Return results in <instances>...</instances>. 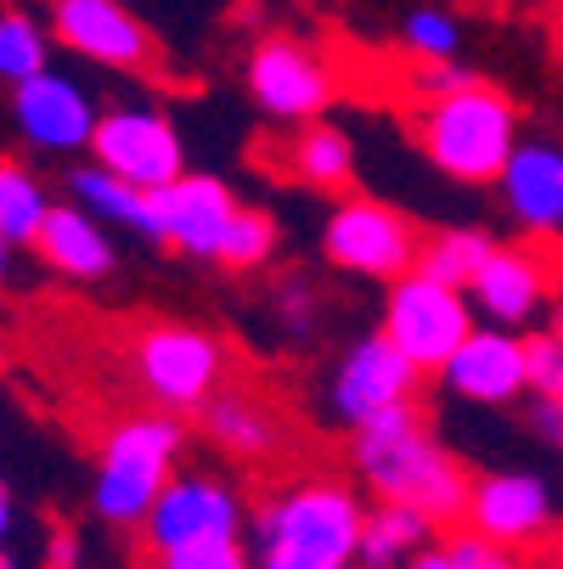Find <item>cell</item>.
<instances>
[{
	"label": "cell",
	"mask_w": 563,
	"mask_h": 569,
	"mask_svg": "<svg viewBox=\"0 0 563 569\" xmlns=\"http://www.w3.org/2000/svg\"><path fill=\"white\" fill-rule=\"evenodd\" d=\"M350 462H355V473L366 479V491L378 502H406V508L429 513L440 530L462 525V513H468L473 473L434 440L418 400H400V406H389V412L355 423Z\"/></svg>",
	"instance_id": "1"
},
{
	"label": "cell",
	"mask_w": 563,
	"mask_h": 569,
	"mask_svg": "<svg viewBox=\"0 0 563 569\" xmlns=\"http://www.w3.org/2000/svg\"><path fill=\"white\" fill-rule=\"evenodd\" d=\"M519 136V102L479 73L440 97H418L412 113V141L423 147V158L462 187H496Z\"/></svg>",
	"instance_id": "2"
},
{
	"label": "cell",
	"mask_w": 563,
	"mask_h": 569,
	"mask_svg": "<svg viewBox=\"0 0 563 569\" xmlns=\"http://www.w3.org/2000/svg\"><path fill=\"white\" fill-rule=\"evenodd\" d=\"M187 451V423L181 412H135V418H119L97 451V479H91V513L108 525V530H141L158 491L175 479V462Z\"/></svg>",
	"instance_id": "3"
},
{
	"label": "cell",
	"mask_w": 563,
	"mask_h": 569,
	"mask_svg": "<svg viewBox=\"0 0 563 569\" xmlns=\"http://www.w3.org/2000/svg\"><path fill=\"white\" fill-rule=\"evenodd\" d=\"M361 525H366V508L355 497V485L315 473V479H299V485H288V491L265 497V508L254 513V552L288 547V552H315V558L355 563Z\"/></svg>",
	"instance_id": "4"
},
{
	"label": "cell",
	"mask_w": 563,
	"mask_h": 569,
	"mask_svg": "<svg viewBox=\"0 0 563 569\" xmlns=\"http://www.w3.org/2000/svg\"><path fill=\"white\" fill-rule=\"evenodd\" d=\"M383 288H389L383 293V333L400 345V356H412V367L423 378L440 372L456 356V345L479 328V310H473L468 288L440 282L423 266H412L406 277H394Z\"/></svg>",
	"instance_id": "5"
},
{
	"label": "cell",
	"mask_w": 563,
	"mask_h": 569,
	"mask_svg": "<svg viewBox=\"0 0 563 569\" xmlns=\"http://www.w3.org/2000/svg\"><path fill=\"white\" fill-rule=\"evenodd\" d=\"M130 372L152 406H164V412H198L220 389L225 350L214 333L192 328V321H147L130 345Z\"/></svg>",
	"instance_id": "6"
},
{
	"label": "cell",
	"mask_w": 563,
	"mask_h": 569,
	"mask_svg": "<svg viewBox=\"0 0 563 569\" xmlns=\"http://www.w3.org/2000/svg\"><path fill=\"white\" fill-rule=\"evenodd\" d=\"M321 254L328 266L350 271V277H372V282H394L406 277L423 254V231L412 226V214H400L383 198L366 192H344L321 226Z\"/></svg>",
	"instance_id": "7"
},
{
	"label": "cell",
	"mask_w": 563,
	"mask_h": 569,
	"mask_svg": "<svg viewBox=\"0 0 563 569\" xmlns=\"http://www.w3.org/2000/svg\"><path fill=\"white\" fill-rule=\"evenodd\" d=\"M243 79H249V97L265 113V124H282V130L328 119V108L339 97V79H333L328 57L293 34H260L249 62H243Z\"/></svg>",
	"instance_id": "8"
},
{
	"label": "cell",
	"mask_w": 563,
	"mask_h": 569,
	"mask_svg": "<svg viewBox=\"0 0 563 569\" xmlns=\"http://www.w3.org/2000/svg\"><path fill=\"white\" fill-rule=\"evenodd\" d=\"M91 164L158 192L175 176H187V141L175 130V119L158 102H113L97 113L91 130Z\"/></svg>",
	"instance_id": "9"
},
{
	"label": "cell",
	"mask_w": 563,
	"mask_h": 569,
	"mask_svg": "<svg viewBox=\"0 0 563 569\" xmlns=\"http://www.w3.org/2000/svg\"><path fill=\"white\" fill-rule=\"evenodd\" d=\"M46 23L62 51L113 73H152L158 40L124 0H46Z\"/></svg>",
	"instance_id": "10"
},
{
	"label": "cell",
	"mask_w": 563,
	"mask_h": 569,
	"mask_svg": "<svg viewBox=\"0 0 563 569\" xmlns=\"http://www.w3.org/2000/svg\"><path fill=\"white\" fill-rule=\"evenodd\" d=\"M249 530V502L231 479H214V473H175L164 491H158L147 525H141V541L147 552H175L187 541H209V536H243Z\"/></svg>",
	"instance_id": "11"
},
{
	"label": "cell",
	"mask_w": 563,
	"mask_h": 569,
	"mask_svg": "<svg viewBox=\"0 0 563 569\" xmlns=\"http://www.w3.org/2000/svg\"><path fill=\"white\" fill-rule=\"evenodd\" d=\"M423 389V372L412 367V356H400V345L378 328L366 339H355L344 350V361L333 367V383H328V406H333V418L344 429L389 412V406L400 400H418Z\"/></svg>",
	"instance_id": "12"
},
{
	"label": "cell",
	"mask_w": 563,
	"mask_h": 569,
	"mask_svg": "<svg viewBox=\"0 0 563 569\" xmlns=\"http://www.w3.org/2000/svg\"><path fill=\"white\" fill-rule=\"evenodd\" d=\"M468 530L491 536L502 547H535L552 536L557 525V502H552V485L530 468H496V473H479L473 491H468Z\"/></svg>",
	"instance_id": "13"
},
{
	"label": "cell",
	"mask_w": 563,
	"mask_h": 569,
	"mask_svg": "<svg viewBox=\"0 0 563 569\" xmlns=\"http://www.w3.org/2000/svg\"><path fill=\"white\" fill-rule=\"evenodd\" d=\"M434 378H440V389L451 400H468V406H513V400L530 395L524 333L519 328H496V321H479V328L456 345V356Z\"/></svg>",
	"instance_id": "14"
},
{
	"label": "cell",
	"mask_w": 563,
	"mask_h": 569,
	"mask_svg": "<svg viewBox=\"0 0 563 569\" xmlns=\"http://www.w3.org/2000/svg\"><path fill=\"white\" fill-rule=\"evenodd\" d=\"M97 102L79 79L57 73V68H40L34 79L12 86V124L29 147L51 152V158H68V152H91V130H97Z\"/></svg>",
	"instance_id": "15"
},
{
	"label": "cell",
	"mask_w": 563,
	"mask_h": 569,
	"mask_svg": "<svg viewBox=\"0 0 563 569\" xmlns=\"http://www.w3.org/2000/svg\"><path fill=\"white\" fill-rule=\"evenodd\" d=\"M557 271L541 254V237L530 242H496L491 260L479 266V277L468 282V299L479 310V321H496V328H530L535 310L552 299Z\"/></svg>",
	"instance_id": "16"
},
{
	"label": "cell",
	"mask_w": 563,
	"mask_h": 569,
	"mask_svg": "<svg viewBox=\"0 0 563 569\" xmlns=\"http://www.w3.org/2000/svg\"><path fill=\"white\" fill-rule=\"evenodd\" d=\"M231 214H237V192L220 176L187 170L170 187L152 192V242H164L175 254H192V260H214Z\"/></svg>",
	"instance_id": "17"
},
{
	"label": "cell",
	"mask_w": 563,
	"mask_h": 569,
	"mask_svg": "<svg viewBox=\"0 0 563 569\" xmlns=\"http://www.w3.org/2000/svg\"><path fill=\"white\" fill-rule=\"evenodd\" d=\"M507 220L524 237H563V141L552 136H519L507 170L496 181Z\"/></svg>",
	"instance_id": "18"
},
{
	"label": "cell",
	"mask_w": 563,
	"mask_h": 569,
	"mask_svg": "<svg viewBox=\"0 0 563 569\" xmlns=\"http://www.w3.org/2000/svg\"><path fill=\"white\" fill-rule=\"evenodd\" d=\"M34 254L73 277V282H97V277H113L119 266V249H113V237H108V220H97L86 203H51L40 237H34Z\"/></svg>",
	"instance_id": "19"
},
{
	"label": "cell",
	"mask_w": 563,
	"mask_h": 569,
	"mask_svg": "<svg viewBox=\"0 0 563 569\" xmlns=\"http://www.w3.org/2000/svg\"><path fill=\"white\" fill-rule=\"evenodd\" d=\"M198 423H203V435H209L225 457H237V462H271V457L288 446L282 418L271 412L265 400L243 395V389H214V395L198 406Z\"/></svg>",
	"instance_id": "20"
},
{
	"label": "cell",
	"mask_w": 563,
	"mask_h": 569,
	"mask_svg": "<svg viewBox=\"0 0 563 569\" xmlns=\"http://www.w3.org/2000/svg\"><path fill=\"white\" fill-rule=\"evenodd\" d=\"M282 170L310 187V192H350L355 187V141L333 124V119H310L293 124L288 147H282Z\"/></svg>",
	"instance_id": "21"
},
{
	"label": "cell",
	"mask_w": 563,
	"mask_h": 569,
	"mask_svg": "<svg viewBox=\"0 0 563 569\" xmlns=\"http://www.w3.org/2000/svg\"><path fill=\"white\" fill-rule=\"evenodd\" d=\"M434 519L406 508V502H378L361 525V547H355V563L361 569H400L412 563V552H423L434 541Z\"/></svg>",
	"instance_id": "22"
},
{
	"label": "cell",
	"mask_w": 563,
	"mask_h": 569,
	"mask_svg": "<svg viewBox=\"0 0 563 569\" xmlns=\"http://www.w3.org/2000/svg\"><path fill=\"white\" fill-rule=\"evenodd\" d=\"M68 198L86 203L108 226H124L135 237H152V192L135 187V181H124V176H113V170H102V164L68 170Z\"/></svg>",
	"instance_id": "23"
},
{
	"label": "cell",
	"mask_w": 563,
	"mask_h": 569,
	"mask_svg": "<svg viewBox=\"0 0 563 569\" xmlns=\"http://www.w3.org/2000/svg\"><path fill=\"white\" fill-rule=\"evenodd\" d=\"M40 68H51V29L29 7L7 0V7H0V86L12 91L23 79H34Z\"/></svg>",
	"instance_id": "24"
},
{
	"label": "cell",
	"mask_w": 563,
	"mask_h": 569,
	"mask_svg": "<svg viewBox=\"0 0 563 569\" xmlns=\"http://www.w3.org/2000/svg\"><path fill=\"white\" fill-rule=\"evenodd\" d=\"M51 203L57 198L46 192V181L34 170L12 164V158H0V231H7L12 249H34V237H40Z\"/></svg>",
	"instance_id": "25"
},
{
	"label": "cell",
	"mask_w": 563,
	"mask_h": 569,
	"mask_svg": "<svg viewBox=\"0 0 563 569\" xmlns=\"http://www.w3.org/2000/svg\"><path fill=\"white\" fill-rule=\"evenodd\" d=\"M491 249H496L491 231H479V226H445V231H429V237H423L418 266H423L429 277H440V282L468 288V282L479 277V266L491 260Z\"/></svg>",
	"instance_id": "26"
},
{
	"label": "cell",
	"mask_w": 563,
	"mask_h": 569,
	"mask_svg": "<svg viewBox=\"0 0 563 569\" xmlns=\"http://www.w3.org/2000/svg\"><path fill=\"white\" fill-rule=\"evenodd\" d=\"M277 249H282L277 214L237 203V214H231V226H225V237H220V249H214V266H225V271H260V266L277 260Z\"/></svg>",
	"instance_id": "27"
},
{
	"label": "cell",
	"mask_w": 563,
	"mask_h": 569,
	"mask_svg": "<svg viewBox=\"0 0 563 569\" xmlns=\"http://www.w3.org/2000/svg\"><path fill=\"white\" fill-rule=\"evenodd\" d=\"M400 46H406L418 62H456L462 51V23L440 7H412L406 23H400Z\"/></svg>",
	"instance_id": "28"
},
{
	"label": "cell",
	"mask_w": 563,
	"mask_h": 569,
	"mask_svg": "<svg viewBox=\"0 0 563 569\" xmlns=\"http://www.w3.org/2000/svg\"><path fill=\"white\" fill-rule=\"evenodd\" d=\"M260 552H249L243 536H209V541H187L175 552H158L152 569H254Z\"/></svg>",
	"instance_id": "29"
},
{
	"label": "cell",
	"mask_w": 563,
	"mask_h": 569,
	"mask_svg": "<svg viewBox=\"0 0 563 569\" xmlns=\"http://www.w3.org/2000/svg\"><path fill=\"white\" fill-rule=\"evenodd\" d=\"M524 361H530V395H557L563 400V339L546 333H524Z\"/></svg>",
	"instance_id": "30"
},
{
	"label": "cell",
	"mask_w": 563,
	"mask_h": 569,
	"mask_svg": "<svg viewBox=\"0 0 563 569\" xmlns=\"http://www.w3.org/2000/svg\"><path fill=\"white\" fill-rule=\"evenodd\" d=\"M277 321L293 333V339H310L321 328V293L304 282V277H288L277 288Z\"/></svg>",
	"instance_id": "31"
},
{
	"label": "cell",
	"mask_w": 563,
	"mask_h": 569,
	"mask_svg": "<svg viewBox=\"0 0 563 569\" xmlns=\"http://www.w3.org/2000/svg\"><path fill=\"white\" fill-rule=\"evenodd\" d=\"M524 423L535 429V440L563 451V400L557 395H524Z\"/></svg>",
	"instance_id": "32"
},
{
	"label": "cell",
	"mask_w": 563,
	"mask_h": 569,
	"mask_svg": "<svg viewBox=\"0 0 563 569\" xmlns=\"http://www.w3.org/2000/svg\"><path fill=\"white\" fill-rule=\"evenodd\" d=\"M79 558H86V536L73 525H57L46 536V569H79Z\"/></svg>",
	"instance_id": "33"
},
{
	"label": "cell",
	"mask_w": 563,
	"mask_h": 569,
	"mask_svg": "<svg viewBox=\"0 0 563 569\" xmlns=\"http://www.w3.org/2000/svg\"><path fill=\"white\" fill-rule=\"evenodd\" d=\"M254 569H355V563L315 558V552H288V547H265V552L254 558Z\"/></svg>",
	"instance_id": "34"
},
{
	"label": "cell",
	"mask_w": 563,
	"mask_h": 569,
	"mask_svg": "<svg viewBox=\"0 0 563 569\" xmlns=\"http://www.w3.org/2000/svg\"><path fill=\"white\" fill-rule=\"evenodd\" d=\"M406 569H456V563H451V547H445V541H429L423 552H412Z\"/></svg>",
	"instance_id": "35"
},
{
	"label": "cell",
	"mask_w": 563,
	"mask_h": 569,
	"mask_svg": "<svg viewBox=\"0 0 563 569\" xmlns=\"http://www.w3.org/2000/svg\"><path fill=\"white\" fill-rule=\"evenodd\" d=\"M12 525H18V508H12V491H7V479H0V547L12 541Z\"/></svg>",
	"instance_id": "36"
},
{
	"label": "cell",
	"mask_w": 563,
	"mask_h": 569,
	"mask_svg": "<svg viewBox=\"0 0 563 569\" xmlns=\"http://www.w3.org/2000/svg\"><path fill=\"white\" fill-rule=\"evenodd\" d=\"M546 328L563 339V282H557V288H552V299H546Z\"/></svg>",
	"instance_id": "37"
},
{
	"label": "cell",
	"mask_w": 563,
	"mask_h": 569,
	"mask_svg": "<svg viewBox=\"0 0 563 569\" xmlns=\"http://www.w3.org/2000/svg\"><path fill=\"white\" fill-rule=\"evenodd\" d=\"M7 277H12V242H7V231H0V288H7Z\"/></svg>",
	"instance_id": "38"
},
{
	"label": "cell",
	"mask_w": 563,
	"mask_h": 569,
	"mask_svg": "<svg viewBox=\"0 0 563 569\" xmlns=\"http://www.w3.org/2000/svg\"><path fill=\"white\" fill-rule=\"evenodd\" d=\"M0 569H23V563H18V552H12V547H0Z\"/></svg>",
	"instance_id": "39"
},
{
	"label": "cell",
	"mask_w": 563,
	"mask_h": 569,
	"mask_svg": "<svg viewBox=\"0 0 563 569\" xmlns=\"http://www.w3.org/2000/svg\"><path fill=\"white\" fill-rule=\"evenodd\" d=\"M0 372H7V345H0Z\"/></svg>",
	"instance_id": "40"
},
{
	"label": "cell",
	"mask_w": 563,
	"mask_h": 569,
	"mask_svg": "<svg viewBox=\"0 0 563 569\" xmlns=\"http://www.w3.org/2000/svg\"><path fill=\"white\" fill-rule=\"evenodd\" d=\"M519 569H524V563H519Z\"/></svg>",
	"instance_id": "41"
}]
</instances>
